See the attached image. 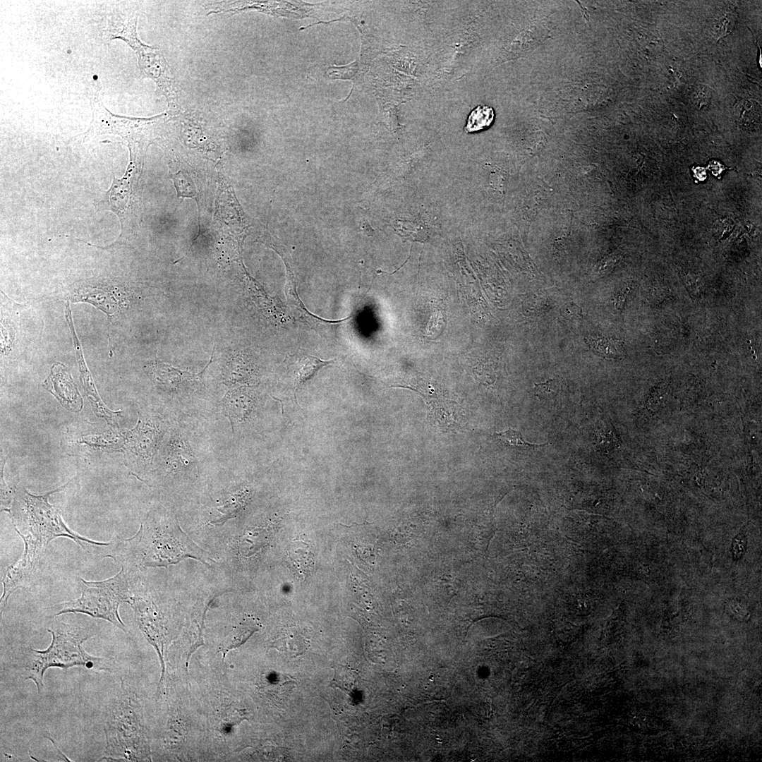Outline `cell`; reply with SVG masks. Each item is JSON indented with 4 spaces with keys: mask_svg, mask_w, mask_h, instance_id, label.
Returning a JSON list of instances; mask_svg holds the SVG:
<instances>
[{
    "mask_svg": "<svg viewBox=\"0 0 762 762\" xmlns=\"http://www.w3.org/2000/svg\"><path fill=\"white\" fill-rule=\"evenodd\" d=\"M129 571L121 567L118 574L102 581L80 579L82 583L80 596L56 605L57 610L54 615L68 613L86 615L92 618L106 620L127 633L128 629L119 616V608L124 603L131 605L134 597Z\"/></svg>",
    "mask_w": 762,
    "mask_h": 762,
    "instance_id": "5b68a950",
    "label": "cell"
},
{
    "mask_svg": "<svg viewBox=\"0 0 762 762\" xmlns=\"http://www.w3.org/2000/svg\"><path fill=\"white\" fill-rule=\"evenodd\" d=\"M105 557L130 570L167 567L186 557L196 559L207 566L208 561H212L208 553L188 537L177 523L155 516H148L133 537L115 543Z\"/></svg>",
    "mask_w": 762,
    "mask_h": 762,
    "instance_id": "3957f363",
    "label": "cell"
},
{
    "mask_svg": "<svg viewBox=\"0 0 762 762\" xmlns=\"http://www.w3.org/2000/svg\"><path fill=\"white\" fill-rule=\"evenodd\" d=\"M693 175L698 181H703L707 178L706 169L701 167H696L692 169Z\"/></svg>",
    "mask_w": 762,
    "mask_h": 762,
    "instance_id": "4316f807",
    "label": "cell"
},
{
    "mask_svg": "<svg viewBox=\"0 0 762 762\" xmlns=\"http://www.w3.org/2000/svg\"><path fill=\"white\" fill-rule=\"evenodd\" d=\"M171 177L178 198H192L196 201L198 206L196 187L190 175L187 172L179 171Z\"/></svg>",
    "mask_w": 762,
    "mask_h": 762,
    "instance_id": "e0dca14e",
    "label": "cell"
},
{
    "mask_svg": "<svg viewBox=\"0 0 762 762\" xmlns=\"http://www.w3.org/2000/svg\"><path fill=\"white\" fill-rule=\"evenodd\" d=\"M68 484L42 495H33L24 488L17 490L11 507L6 509L10 514L16 532L22 538L24 550L18 560L6 568L1 583L3 593L1 607H5L10 596L20 588L32 583L40 573L49 543L54 539L65 537L81 548L85 544L108 546L110 543L97 542L72 531L64 521L58 509L48 502L53 492L64 490Z\"/></svg>",
    "mask_w": 762,
    "mask_h": 762,
    "instance_id": "6da1fadb",
    "label": "cell"
},
{
    "mask_svg": "<svg viewBox=\"0 0 762 762\" xmlns=\"http://www.w3.org/2000/svg\"><path fill=\"white\" fill-rule=\"evenodd\" d=\"M708 169L713 175L719 177L721 173L725 169V167L718 161H711L708 164Z\"/></svg>",
    "mask_w": 762,
    "mask_h": 762,
    "instance_id": "484cf974",
    "label": "cell"
},
{
    "mask_svg": "<svg viewBox=\"0 0 762 762\" xmlns=\"http://www.w3.org/2000/svg\"><path fill=\"white\" fill-rule=\"evenodd\" d=\"M734 23V20L731 14L723 15L716 23V34L720 37L727 35L731 32Z\"/></svg>",
    "mask_w": 762,
    "mask_h": 762,
    "instance_id": "603a6c76",
    "label": "cell"
},
{
    "mask_svg": "<svg viewBox=\"0 0 762 762\" xmlns=\"http://www.w3.org/2000/svg\"><path fill=\"white\" fill-rule=\"evenodd\" d=\"M289 557L300 572H307L313 567L312 553L309 546L303 542L292 543L289 549Z\"/></svg>",
    "mask_w": 762,
    "mask_h": 762,
    "instance_id": "2e32d148",
    "label": "cell"
},
{
    "mask_svg": "<svg viewBox=\"0 0 762 762\" xmlns=\"http://www.w3.org/2000/svg\"><path fill=\"white\" fill-rule=\"evenodd\" d=\"M494 435L504 445L514 447L532 448L544 446L548 443V442H546L542 444H533L526 442L524 440L522 434L519 430H515L512 428H509L505 431L495 433Z\"/></svg>",
    "mask_w": 762,
    "mask_h": 762,
    "instance_id": "ffe728a7",
    "label": "cell"
},
{
    "mask_svg": "<svg viewBox=\"0 0 762 762\" xmlns=\"http://www.w3.org/2000/svg\"><path fill=\"white\" fill-rule=\"evenodd\" d=\"M495 114L492 107L485 105L478 106L471 112L465 130L468 133L483 130L492 123Z\"/></svg>",
    "mask_w": 762,
    "mask_h": 762,
    "instance_id": "9a60e30c",
    "label": "cell"
},
{
    "mask_svg": "<svg viewBox=\"0 0 762 762\" xmlns=\"http://www.w3.org/2000/svg\"><path fill=\"white\" fill-rule=\"evenodd\" d=\"M248 497L249 492L247 490L234 494L226 504L217 508L224 516L212 523L224 522L225 520L236 516L246 504Z\"/></svg>",
    "mask_w": 762,
    "mask_h": 762,
    "instance_id": "ac0fdd59",
    "label": "cell"
},
{
    "mask_svg": "<svg viewBox=\"0 0 762 762\" xmlns=\"http://www.w3.org/2000/svg\"><path fill=\"white\" fill-rule=\"evenodd\" d=\"M137 16L133 12L113 14L109 20L107 32L110 39L121 38L139 54L148 46L142 43L136 32Z\"/></svg>",
    "mask_w": 762,
    "mask_h": 762,
    "instance_id": "8fae6325",
    "label": "cell"
},
{
    "mask_svg": "<svg viewBox=\"0 0 762 762\" xmlns=\"http://www.w3.org/2000/svg\"><path fill=\"white\" fill-rule=\"evenodd\" d=\"M746 545V536L743 531H740L733 540L732 552L735 559L741 558L745 551Z\"/></svg>",
    "mask_w": 762,
    "mask_h": 762,
    "instance_id": "cb8c5ba5",
    "label": "cell"
},
{
    "mask_svg": "<svg viewBox=\"0 0 762 762\" xmlns=\"http://www.w3.org/2000/svg\"><path fill=\"white\" fill-rule=\"evenodd\" d=\"M212 362V358L205 368L198 374H191L188 372L181 371L171 365L163 363H157L155 368V376L157 381L163 385L176 387L180 382L186 381H194L202 378L204 371Z\"/></svg>",
    "mask_w": 762,
    "mask_h": 762,
    "instance_id": "5bb4252c",
    "label": "cell"
},
{
    "mask_svg": "<svg viewBox=\"0 0 762 762\" xmlns=\"http://www.w3.org/2000/svg\"><path fill=\"white\" fill-rule=\"evenodd\" d=\"M68 325H69L70 327L71 328L72 334H73V341H74V346L75 347V351L77 352V354H78L77 357H78V363H79V365H80L79 368H80V374H81V377H80L81 378V382H83V385L84 387V389H85V391L86 392V394L89 397L90 401L92 403L94 411L98 416L104 418L106 419L107 422L109 424H111L112 426L116 427V426H117V420H118L119 415L120 414V411H116L115 412V411H110L108 408H107L105 406V405L101 401V399H100L99 397L98 396L97 392V391L95 389V387L94 383H93V382L92 380L90 374L88 370L87 369V368L85 366V362L83 361V356H82L83 354H82L81 350H80V349L79 342H78V340L77 339V336L75 334V331H74V329L73 327V326L71 320H68Z\"/></svg>",
    "mask_w": 762,
    "mask_h": 762,
    "instance_id": "30bf717a",
    "label": "cell"
},
{
    "mask_svg": "<svg viewBox=\"0 0 762 762\" xmlns=\"http://www.w3.org/2000/svg\"><path fill=\"white\" fill-rule=\"evenodd\" d=\"M138 626L145 638L155 648L162 667V680L164 672V653L166 643L165 629L162 615L155 603L148 597L134 592L131 604Z\"/></svg>",
    "mask_w": 762,
    "mask_h": 762,
    "instance_id": "8992f818",
    "label": "cell"
},
{
    "mask_svg": "<svg viewBox=\"0 0 762 762\" xmlns=\"http://www.w3.org/2000/svg\"><path fill=\"white\" fill-rule=\"evenodd\" d=\"M64 441V449L70 454L92 455L104 449H116L126 443V435L107 432L103 434H87L69 430Z\"/></svg>",
    "mask_w": 762,
    "mask_h": 762,
    "instance_id": "52a82bcc",
    "label": "cell"
},
{
    "mask_svg": "<svg viewBox=\"0 0 762 762\" xmlns=\"http://www.w3.org/2000/svg\"><path fill=\"white\" fill-rule=\"evenodd\" d=\"M222 402L224 415L229 418L232 430L237 422L245 420L251 413L250 403L245 401L238 390L229 391Z\"/></svg>",
    "mask_w": 762,
    "mask_h": 762,
    "instance_id": "4fadbf2b",
    "label": "cell"
},
{
    "mask_svg": "<svg viewBox=\"0 0 762 762\" xmlns=\"http://www.w3.org/2000/svg\"><path fill=\"white\" fill-rule=\"evenodd\" d=\"M126 176L125 175L121 179H117L114 176L111 186L105 193V200L98 203L99 209H108L118 215L121 214L127 205L130 192L129 184Z\"/></svg>",
    "mask_w": 762,
    "mask_h": 762,
    "instance_id": "7c38bea8",
    "label": "cell"
},
{
    "mask_svg": "<svg viewBox=\"0 0 762 762\" xmlns=\"http://www.w3.org/2000/svg\"><path fill=\"white\" fill-rule=\"evenodd\" d=\"M125 435L128 448L143 458H153L161 438V431L157 427L139 420L136 427Z\"/></svg>",
    "mask_w": 762,
    "mask_h": 762,
    "instance_id": "9c48e42d",
    "label": "cell"
},
{
    "mask_svg": "<svg viewBox=\"0 0 762 762\" xmlns=\"http://www.w3.org/2000/svg\"><path fill=\"white\" fill-rule=\"evenodd\" d=\"M334 362V360L322 361L315 356H307L302 368L298 370L299 377L297 387L312 378L321 368Z\"/></svg>",
    "mask_w": 762,
    "mask_h": 762,
    "instance_id": "d6986e66",
    "label": "cell"
},
{
    "mask_svg": "<svg viewBox=\"0 0 762 762\" xmlns=\"http://www.w3.org/2000/svg\"><path fill=\"white\" fill-rule=\"evenodd\" d=\"M120 686L119 692L104 707L105 746L99 761L144 760L149 754L145 732L123 682Z\"/></svg>",
    "mask_w": 762,
    "mask_h": 762,
    "instance_id": "277c9868",
    "label": "cell"
},
{
    "mask_svg": "<svg viewBox=\"0 0 762 762\" xmlns=\"http://www.w3.org/2000/svg\"><path fill=\"white\" fill-rule=\"evenodd\" d=\"M561 384L557 379H550L545 382L536 384L535 394L540 399H551L557 395Z\"/></svg>",
    "mask_w": 762,
    "mask_h": 762,
    "instance_id": "44dd1931",
    "label": "cell"
},
{
    "mask_svg": "<svg viewBox=\"0 0 762 762\" xmlns=\"http://www.w3.org/2000/svg\"><path fill=\"white\" fill-rule=\"evenodd\" d=\"M742 120L744 123H760V109L758 104L752 101H746L742 106Z\"/></svg>",
    "mask_w": 762,
    "mask_h": 762,
    "instance_id": "7402d4cb",
    "label": "cell"
},
{
    "mask_svg": "<svg viewBox=\"0 0 762 762\" xmlns=\"http://www.w3.org/2000/svg\"><path fill=\"white\" fill-rule=\"evenodd\" d=\"M562 313L565 318H573L581 315V309L575 305H565L562 309Z\"/></svg>",
    "mask_w": 762,
    "mask_h": 762,
    "instance_id": "d4e9b609",
    "label": "cell"
},
{
    "mask_svg": "<svg viewBox=\"0 0 762 762\" xmlns=\"http://www.w3.org/2000/svg\"><path fill=\"white\" fill-rule=\"evenodd\" d=\"M43 387L69 411H80L83 399L68 369L61 363L53 364Z\"/></svg>",
    "mask_w": 762,
    "mask_h": 762,
    "instance_id": "ba28073f",
    "label": "cell"
},
{
    "mask_svg": "<svg viewBox=\"0 0 762 762\" xmlns=\"http://www.w3.org/2000/svg\"><path fill=\"white\" fill-rule=\"evenodd\" d=\"M73 613L68 618L56 619L47 629L52 636L49 646L44 650L32 648L22 651L20 668L25 679H31L37 691L44 689V675L51 667L66 670L82 666L97 672H111L112 659L89 654L83 643L98 633V627L91 619Z\"/></svg>",
    "mask_w": 762,
    "mask_h": 762,
    "instance_id": "7a4b0ae2",
    "label": "cell"
}]
</instances>
